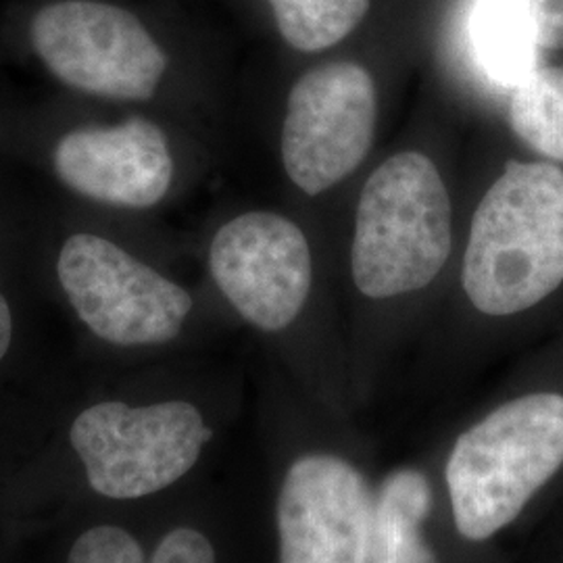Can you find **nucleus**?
<instances>
[{"label": "nucleus", "instance_id": "nucleus-1", "mask_svg": "<svg viewBox=\"0 0 563 563\" xmlns=\"http://www.w3.org/2000/svg\"><path fill=\"white\" fill-rule=\"evenodd\" d=\"M463 288L486 316H514L563 282V169L509 162L478 205Z\"/></svg>", "mask_w": 563, "mask_h": 563}, {"label": "nucleus", "instance_id": "nucleus-2", "mask_svg": "<svg viewBox=\"0 0 563 563\" xmlns=\"http://www.w3.org/2000/svg\"><path fill=\"white\" fill-rule=\"evenodd\" d=\"M563 465V397L537 393L505 402L465 430L446 463L455 526L486 541L514 522Z\"/></svg>", "mask_w": 563, "mask_h": 563}, {"label": "nucleus", "instance_id": "nucleus-3", "mask_svg": "<svg viewBox=\"0 0 563 563\" xmlns=\"http://www.w3.org/2000/svg\"><path fill=\"white\" fill-rule=\"evenodd\" d=\"M451 201L437 165L399 153L363 184L351 272L369 299H390L434 280L451 255Z\"/></svg>", "mask_w": 563, "mask_h": 563}, {"label": "nucleus", "instance_id": "nucleus-4", "mask_svg": "<svg viewBox=\"0 0 563 563\" xmlns=\"http://www.w3.org/2000/svg\"><path fill=\"white\" fill-rule=\"evenodd\" d=\"M23 36L55 80L107 101L153 99L169 69L153 27L120 0H41Z\"/></svg>", "mask_w": 563, "mask_h": 563}, {"label": "nucleus", "instance_id": "nucleus-5", "mask_svg": "<svg viewBox=\"0 0 563 563\" xmlns=\"http://www.w3.org/2000/svg\"><path fill=\"white\" fill-rule=\"evenodd\" d=\"M211 434L192 402L130 407L104 401L81 411L69 441L97 493L109 499H141L190 472Z\"/></svg>", "mask_w": 563, "mask_h": 563}, {"label": "nucleus", "instance_id": "nucleus-6", "mask_svg": "<svg viewBox=\"0 0 563 563\" xmlns=\"http://www.w3.org/2000/svg\"><path fill=\"white\" fill-rule=\"evenodd\" d=\"M57 278L88 330L118 346L174 341L192 311V297L180 284L92 232L63 241Z\"/></svg>", "mask_w": 563, "mask_h": 563}, {"label": "nucleus", "instance_id": "nucleus-7", "mask_svg": "<svg viewBox=\"0 0 563 563\" xmlns=\"http://www.w3.org/2000/svg\"><path fill=\"white\" fill-rule=\"evenodd\" d=\"M376 86L357 63H328L290 90L282 163L302 192L320 195L362 165L374 139Z\"/></svg>", "mask_w": 563, "mask_h": 563}, {"label": "nucleus", "instance_id": "nucleus-8", "mask_svg": "<svg viewBox=\"0 0 563 563\" xmlns=\"http://www.w3.org/2000/svg\"><path fill=\"white\" fill-rule=\"evenodd\" d=\"M209 267L230 305L265 332L295 322L311 290L305 234L269 211H249L222 225L209 249Z\"/></svg>", "mask_w": 563, "mask_h": 563}, {"label": "nucleus", "instance_id": "nucleus-9", "mask_svg": "<svg viewBox=\"0 0 563 563\" xmlns=\"http://www.w3.org/2000/svg\"><path fill=\"white\" fill-rule=\"evenodd\" d=\"M372 507L353 463L336 455L297 460L278 497L280 563H369Z\"/></svg>", "mask_w": 563, "mask_h": 563}, {"label": "nucleus", "instance_id": "nucleus-10", "mask_svg": "<svg viewBox=\"0 0 563 563\" xmlns=\"http://www.w3.org/2000/svg\"><path fill=\"white\" fill-rule=\"evenodd\" d=\"M53 169L69 190L88 201L148 209L169 192L174 157L162 128L134 115L65 132L53 148Z\"/></svg>", "mask_w": 563, "mask_h": 563}, {"label": "nucleus", "instance_id": "nucleus-11", "mask_svg": "<svg viewBox=\"0 0 563 563\" xmlns=\"http://www.w3.org/2000/svg\"><path fill=\"white\" fill-rule=\"evenodd\" d=\"M432 490L418 470L393 472L372 507L369 563H439L423 541Z\"/></svg>", "mask_w": 563, "mask_h": 563}, {"label": "nucleus", "instance_id": "nucleus-12", "mask_svg": "<svg viewBox=\"0 0 563 563\" xmlns=\"http://www.w3.org/2000/svg\"><path fill=\"white\" fill-rule=\"evenodd\" d=\"M470 36L484 76L501 88L516 90L539 69V42L511 0H481Z\"/></svg>", "mask_w": 563, "mask_h": 563}, {"label": "nucleus", "instance_id": "nucleus-13", "mask_svg": "<svg viewBox=\"0 0 563 563\" xmlns=\"http://www.w3.org/2000/svg\"><path fill=\"white\" fill-rule=\"evenodd\" d=\"M509 121L530 148L563 162V67L532 71L511 95Z\"/></svg>", "mask_w": 563, "mask_h": 563}, {"label": "nucleus", "instance_id": "nucleus-14", "mask_svg": "<svg viewBox=\"0 0 563 563\" xmlns=\"http://www.w3.org/2000/svg\"><path fill=\"white\" fill-rule=\"evenodd\" d=\"M282 38L302 53L344 41L362 23L369 0H267Z\"/></svg>", "mask_w": 563, "mask_h": 563}, {"label": "nucleus", "instance_id": "nucleus-15", "mask_svg": "<svg viewBox=\"0 0 563 563\" xmlns=\"http://www.w3.org/2000/svg\"><path fill=\"white\" fill-rule=\"evenodd\" d=\"M67 563H144L139 541L118 526H97L74 543Z\"/></svg>", "mask_w": 563, "mask_h": 563}, {"label": "nucleus", "instance_id": "nucleus-16", "mask_svg": "<svg viewBox=\"0 0 563 563\" xmlns=\"http://www.w3.org/2000/svg\"><path fill=\"white\" fill-rule=\"evenodd\" d=\"M534 32L539 46L563 51V0H511Z\"/></svg>", "mask_w": 563, "mask_h": 563}, {"label": "nucleus", "instance_id": "nucleus-17", "mask_svg": "<svg viewBox=\"0 0 563 563\" xmlns=\"http://www.w3.org/2000/svg\"><path fill=\"white\" fill-rule=\"evenodd\" d=\"M151 563H216V551L202 532L184 526L163 537Z\"/></svg>", "mask_w": 563, "mask_h": 563}, {"label": "nucleus", "instance_id": "nucleus-18", "mask_svg": "<svg viewBox=\"0 0 563 563\" xmlns=\"http://www.w3.org/2000/svg\"><path fill=\"white\" fill-rule=\"evenodd\" d=\"M11 342H13V313H11V305L0 292V362L7 357Z\"/></svg>", "mask_w": 563, "mask_h": 563}]
</instances>
